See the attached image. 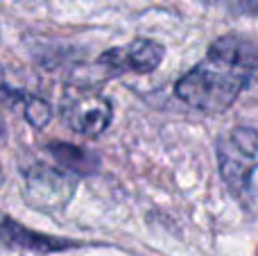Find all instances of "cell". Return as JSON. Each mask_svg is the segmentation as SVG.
<instances>
[{
	"label": "cell",
	"instance_id": "obj_1",
	"mask_svg": "<svg viewBox=\"0 0 258 256\" xmlns=\"http://www.w3.org/2000/svg\"><path fill=\"white\" fill-rule=\"evenodd\" d=\"M258 75V43L240 36H222L209 48L206 59L174 84L186 104L206 113L229 109Z\"/></svg>",
	"mask_w": 258,
	"mask_h": 256
},
{
	"label": "cell",
	"instance_id": "obj_2",
	"mask_svg": "<svg viewBox=\"0 0 258 256\" xmlns=\"http://www.w3.org/2000/svg\"><path fill=\"white\" fill-rule=\"evenodd\" d=\"M220 172L233 195L249 190L251 172L258 166V132L249 127H236L224 134L218 143Z\"/></svg>",
	"mask_w": 258,
	"mask_h": 256
},
{
	"label": "cell",
	"instance_id": "obj_3",
	"mask_svg": "<svg viewBox=\"0 0 258 256\" xmlns=\"http://www.w3.org/2000/svg\"><path fill=\"white\" fill-rule=\"evenodd\" d=\"M113 118V109L109 100L95 93L73 95L63 104V120L73 132L84 136H98L109 127Z\"/></svg>",
	"mask_w": 258,
	"mask_h": 256
},
{
	"label": "cell",
	"instance_id": "obj_4",
	"mask_svg": "<svg viewBox=\"0 0 258 256\" xmlns=\"http://www.w3.org/2000/svg\"><path fill=\"white\" fill-rule=\"evenodd\" d=\"M163 59V45L150 39H134L122 48H113L102 54V63L116 73H152Z\"/></svg>",
	"mask_w": 258,
	"mask_h": 256
},
{
	"label": "cell",
	"instance_id": "obj_5",
	"mask_svg": "<svg viewBox=\"0 0 258 256\" xmlns=\"http://www.w3.org/2000/svg\"><path fill=\"white\" fill-rule=\"evenodd\" d=\"M25 118L32 122L34 127H43L50 118V107L39 98L27 100V109H25Z\"/></svg>",
	"mask_w": 258,
	"mask_h": 256
},
{
	"label": "cell",
	"instance_id": "obj_6",
	"mask_svg": "<svg viewBox=\"0 0 258 256\" xmlns=\"http://www.w3.org/2000/svg\"><path fill=\"white\" fill-rule=\"evenodd\" d=\"M211 3L233 14H258V0H211Z\"/></svg>",
	"mask_w": 258,
	"mask_h": 256
}]
</instances>
